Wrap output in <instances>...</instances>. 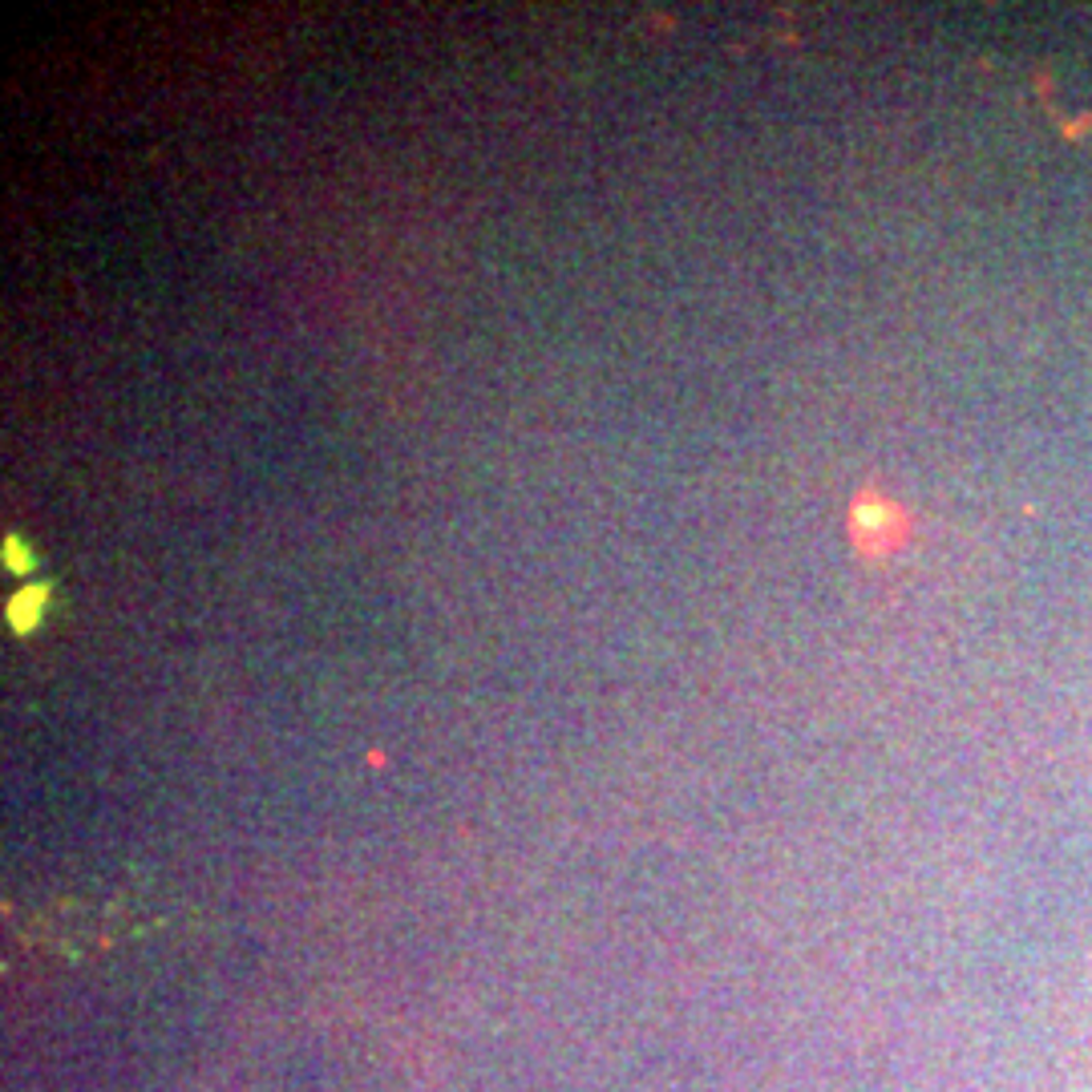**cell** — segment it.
<instances>
[{"label":"cell","mask_w":1092,"mask_h":1092,"mask_svg":"<svg viewBox=\"0 0 1092 1092\" xmlns=\"http://www.w3.org/2000/svg\"><path fill=\"white\" fill-rule=\"evenodd\" d=\"M890 523H894V510L882 502H858L854 506V530L858 534H882Z\"/></svg>","instance_id":"7a4b0ae2"},{"label":"cell","mask_w":1092,"mask_h":1092,"mask_svg":"<svg viewBox=\"0 0 1092 1092\" xmlns=\"http://www.w3.org/2000/svg\"><path fill=\"white\" fill-rule=\"evenodd\" d=\"M4 559H8V567L13 570H24V563H29V554L21 550L17 539H8V543H4Z\"/></svg>","instance_id":"3957f363"},{"label":"cell","mask_w":1092,"mask_h":1092,"mask_svg":"<svg viewBox=\"0 0 1092 1092\" xmlns=\"http://www.w3.org/2000/svg\"><path fill=\"white\" fill-rule=\"evenodd\" d=\"M41 607H46V587H29V592L13 595V603H8V623H13L17 632H29V627L41 619Z\"/></svg>","instance_id":"6da1fadb"}]
</instances>
